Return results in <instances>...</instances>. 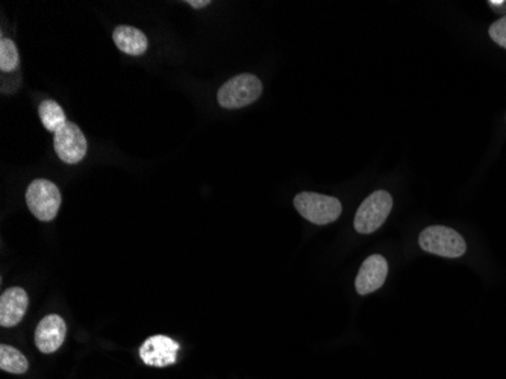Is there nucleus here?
Returning <instances> with one entry per match:
<instances>
[{
    "instance_id": "2eb2a0df",
    "label": "nucleus",
    "mask_w": 506,
    "mask_h": 379,
    "mask_svg": "<svg viewBox=\"0 0 506 379\" xmlns=\"http://www.w3.org/2000/svg\"><path fill=\"white\" fill-rule=\"evenodd\" d=\"M490 37L492 42L506 49V15L490 26Z\"/></svg>"
},
{
    "instance_id": "ddd939ff",
    "label": "nucleus",
    "mask_w": 506,
    "mask_h": 379,
    "mask_svg": "<svg viewBox=\"0 0 506 379\" xmlns=\"http://www.w3.org/2000/svg\"><path fill=\"white\" fill-rule=\"evenodd\" d=\"M0 369L10 374H26L29 369V363L26 356L15 347L2 344L0 346Z\"/></svg>"
},
{
    "instance_id": "9b49d317",
    "label": "nucleus",
    "mask_w": 506,
    "mask_h": 379,
    "mask_svg": "<svg viewBox=\"0 0 506 379\" xmlns=\"http://www.w3.org/2000/svg\"><path fill=\"white\" fill-rule=\"evenodd\" d=\"M115 46L126 55L140 56L147 51L149 42L143 31L134 26H119L113 34Z\"/></svg>"
},
{
    "instance_id": "f8f14e48",
    "label": "nucleus",
    "mask_w": 506,
    "mask_h": 379,
    "mask_svg": "<svg viewBox=\"0 0 506 379\" xmlns=\"http://www.w3.org/2000/svg\"><path fill=\"white\" fill-rule=\"evenodd\" d=\"M38 115L42 119L43 126L51 133H58L67 125L64 110L55 101H43L38 106Z\"/></svg>"
},
{
    "instance_id": "6e6552de",
    "label": "nucleus",
    "mask_w": 506,
    "mask_h": 379,
    "mask_svg": "<svg viewBox=\"0 0 506 379\" xmlns=\"http://www.w3.org/2000/svg\"><path fill=\"white\" fill-rule=\"evenodd\" d=\"M67 335V324L58 314H49L38 324L35 329V346L43 354L58 351Z\"/></svg>"
},
{
    "instance_id": "423d86ee",
    "label": "nucleus",
    "mask_w": 506,
    "mask_h": 379,
    "mask_svg": "<svg viewBox=\"0 0 506 379\" xmlns=\"http://www.w3.org/2000/svg\"><path fill=\"white\" fill-rule=\"evenodd\" d=\"M56 155L67 165H78L87 155V138L78 125L67 122L64 128L55 133L54 138Z\"/></svg>"
},
{
    "instance_id": "0eeeda50",
    "label": "nucleus",
    "mask_w": 506,
    "mask_h": 379,
    "mask_svg": "<svg viewBox=\"0 0 506 379\" xmlns=\"http://www.w3.org/2000/svg\"><path fill=\"white\" fill-rule=\"evenodd\" d=\"M179 343L167 335L147 338L140 347L143 363L151 367H167L178 360Z\"/></svg>"
},
{
    "instance_id": "f257e3e1",
    "label": "nucleus",
    "mask_w": 506,
    "mask_h": 379,
    "mask_svg": "<svg viewBox=\"0 0 506 379\" xmlns=\"http://www.w3.org/2000/svg\"><path fill=\"white\" fill-rule=\"evenodd\" d=\"M261 95L263 84L255 75H238L220 87L217 101L226 110H238L258 101Z\"/></svg>"
},
{
    "instance_id": "20e7f679",
    "label": "nucleus",
    "mask_w": 506,
    "mask_h": 379,
    "mask_svg": "<svg viewBox=\"0 0 506 379\" xmlns=\"http://www.w3.org/2000/svg\"><path fill=\"white\" fill-rule=\"evenodd\" d=\"M26 204L38 220L51 222L60 211V188L49 179H35L26 192Z\"/></svg>"
},
{
    "instance_id": "f03ea898",
    "label": "nucleus",
    "mask_w": 506,
    "mask_h": 379,
    "mask_svg": "<svg viewBox=\"0 0 506 379\" xmlns=\"http://www.w3.org/2000/svg\"><path fill=\"white\" fill-rule=\"evenodd\" d=\"M294 208L303 219L314 224H329L342 215V202L337 197L303 192L294 197Z\"/></svg>"
},
{
    "instance_id": "4468645a",
    "label": "nucleus",
    "mask_w": 506,
    "mask_h": 379,
    "mask_svg": "<svg viewBox=\"0 0 506 379\" xmlns=\"http://www.w3.org/2000/svg\"><path fill=\"white\" fill-rule=\"evenodd\" d=\"M20 56L15 42L8 38H2L0 42V70L2 72H13L19 67Z\"/></svg>"
},
{
    "instance_id": "7ed1b4c3",
    "label": "nucleus",
    "mask_w": 506,
    "mask_h": 379,
    "mask_svg": "<svg viewBox=\"0 0 506 379\" xmlns=\"http://www.w3.org/2000/svg\"><path fill=\"white\" fill-rule=\"evenodd\" d=\"M419 244L424 252L444 258H460L467 251V244L462 235L455 229L433 224L420 234Z\"/></svg>"
},
{
    "instance_id": "9d476101",
    "label": "nucleus",
    "mask_w": 506,
    "mask_h": 379,
    "mask_svg": "<svg viewBox=\"0 0 506 379\" xmlns=\"http://www.w3.org/2000/svg\"><path fill=\"white\" fill-rule=\"evenodd\" d=\"M28 293L22 287H11L0 297V324L4 328H13L19 324L28 310Z\"/></svg>"
},
{
    "instance_id": "1a4fd4ad",
    "label": "nucleus",
    "mask_w": 506,
    "mask_h": 379,
    "mask_svg": "<svg viewBox=\"0 0 506 379\" xmlns=\"http://www.w3.org/2000/svg\"><path fill=\"white\" fill-rule=\"evenodd\" d=\"M388 274V263L383 256L372 255L361 265L356 274V292L361 296L370 294L382 287Z\"/></svg>"
},
{
    "instance_id": "39448f33",
    "label": "nucleus",
    "mask_w": 506,
    "mask_h": 379,
    "mask_svg": "<svg viewBox=\"0 0 506 379\" xmlns=\"http://www.w3.org/2000/svg\"><path fill=\"white\" fill-rule=\"evenodd\" d=\"M392 208V197L390 193L378 190L373 194H370L356 211L355 222H353L356 233L364 235L374 233L387 220Z\"/></svg>"
},
{
    "instance_id": "dca6fc26",
    "label": "nucleus",
    "mask_w": 506,
    "mask_h": 379,
    "mask_svg": "<svg viewBox=\"0 0 506 379\" xmlns=\"http://www.w3.org/2000/svg\"><path fill=\"white\" fill-rule=\"evenodd\" d=\"M188 5L193 6V8H205V6L210 5V0H188Z\"/></svg>"
}]
</instances>
